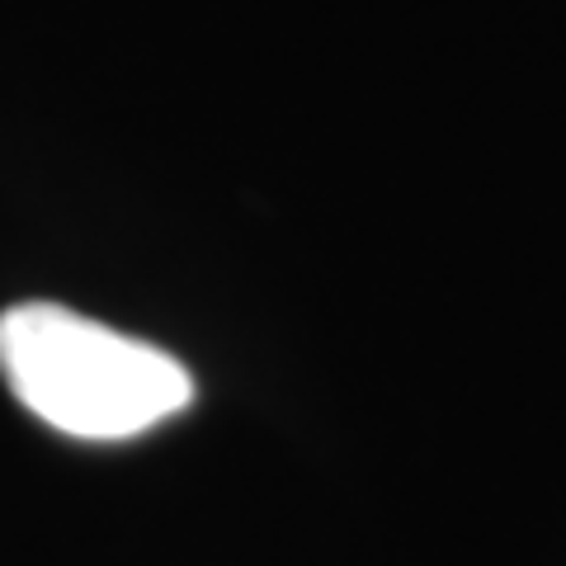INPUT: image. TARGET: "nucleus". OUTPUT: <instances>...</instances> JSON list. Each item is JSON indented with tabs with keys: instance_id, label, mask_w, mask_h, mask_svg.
Segmentation results:
<instances>
[{
	"instance_id": "1",
	"label": "nucleus",
	"mask_w": 566,
	"mask_h": 566,
	"mask_svg": "<svg viewBox=\"0 0 566 566\" xmlns=\"http://www.w3.org/2000/svg\"><path fill=\"white\" fill-rule=\"evenodd\" d=\"M0 374L24 411L71 439H133L193 401L175 354L62 303L0 312Z\"/></svg>"
}]
</instances>
